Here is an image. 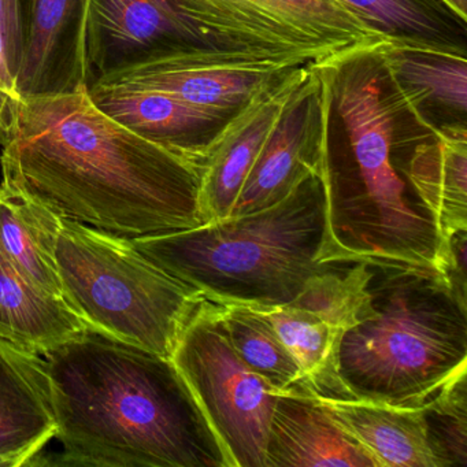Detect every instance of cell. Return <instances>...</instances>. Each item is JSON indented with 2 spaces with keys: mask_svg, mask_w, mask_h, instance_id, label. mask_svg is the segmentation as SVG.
Instances as JSON below:
<instances>
[{
  "mask_svg": "<svg viewBox=\"0 0 467 467\" xmlns=\"http://www.w3.org/2000/svg\"><path fill=\"white\" fill-rule=\"evenodd\" d=\"M0 146V187L59 217L127 239L204 223L202 169L106 116L88 87L23 98Z\"/></svg>",
  "mask_w": 467,
  "mask_h": 467,
  "instance_id": "obj_1",
  "label": "cell"
},
{
  "mask_svg": "<svg viewBox=\"0 0 467 467\" xmlns=\"http://www.w3.org/2000/svg\"><path fill=\"white\" fill-rule=\"evenodd\" d=\"M43 358L62 447L47 466L234 467L171 358L92 330Z\"/></svg>",
  "mask_w": 467,
  "mask_h": 467,
  "instance_id": "obj_2",
  "label": "cell"
},
{
  "mask_svg": "<svg viewBox=\"0 0 467 467\" xmlns=\"http://www.w3.org/2000/svg\"><path fill=\"white\" fill-rule=\"evenodd\" d=\"M374 46L324 62L333 108L348 139L346 158L330 154L327 143L319 171L327 206V259H377L437 269L441 234L407 179L411 150L401 154L406 146L396 139V113Z\"/></svg>",
  "mask_w": 467,
  "mask_h": 467,
  "instance_id": "obj_3",
  "label": "cell"
},
{
  "mask_svg": "<svg viewBox=\"0 0 467 467\" xmlns=\"http://www.w3.org/2000/svg\"><path fill=\"white\" fill-rule=\"evenodd\" d=\"M366 264V296L338 346V374L355 399L420 407L467 371V306L434 267Z\"/></svg>",
  "mask_w": 467,
  "mask_h": 467,
  "instance_id": "obj_4",
  "label": "cell"
},
{
  "mask_svg": "<svg viewBox=\"0 0 467 467\" xmlns=\"http://www.w3.org/2000/svg\"><path fill=\"white\" fill-rule=\"evenodd\" d=\"M150 261L220 305H288L327 262L319 176L266 209L195 228L130 239Z\"/></svg>",
  "mask_w": 467,
  "mask_h": 467,
  "instance_id": "obj_5",
  "label": "cell"
},
{
  "mask_svg": "<svg viewBox=\"0 0 467 467\" xmlns=\"http://www.w3.org/2000/svg\"><path fill=\"white\" fill-rule=\"evenodd\" d=\"M26 203L65 302L87 327L171 358L203 295L150 261L130 239Z\"/></svg>",
  "mask_w": 467,
  "mask_h": 467,
  "instance_id": "obj_6",
  "label": "cell"
},
{
  "mask_svg": "<svg viewBox=\"0 0 467 467\" xmlns=\"http://www.w3.org/2000/svg\"><path fill=\"white\" fill-rule=\"evenodd\" d=\"M171 359L190 385L234 467H265L270 420L281 390L237 355L220 305L204 297Z\"/></svg>",
  "mask_w": 467,
  "mask_h": 467,
  "instance_id": "obj_7",
  "label": "cell"
},
{
  "mask_svg": "<svg viewBox=\"0 0 467 467\" xmlns=\"http://www.w3.org/2000/svg\"><path fill=\"white\" fill-rule=\"evenodd\" d=\"M218 46L324 64L379 36L341 0H177Z\"/></svg>",
  "mask_w": 467,
  "mask_h": 467,
  "instance_id": "obj_8",
  "label": "cell"
},
{
  "mask_svg": "<svg viewBox=\"0 0 467 467\" xmlns=\"http://www.w3.org/2000/svg\"><path fill=\"white\" fill-rule=\"evenodd\" d=\"M300 67L305 65L291 59L195 47L152 57L95 81L155 89L202 110L234 117L265 88Z\"/></svg>",
  "mask_w": 467,
  "mask_h": 467,
  "instance_id": "obj_9",
  "label": "cell"
},
{
  "mask_svg": "<svg viewBox=\"0 0 467 467\" xmlns=\"http://www.w3.org/2000/svg\"><path fill=\"white\" fill-rule=\"evenodd\" d=\"M332 110L329 70L325 64L306 65L278 124L245 180L231 215L273 206L306 180L319 176L330 140Z\"/></svg>",
  "mask_w": 467,
  "mask_h": 467,
  "instance_id": "obj_10",
  "label": "cell"
},
{
  "mask_svg": "<svg viewBox=\"0 0 467 467\" xmlns=\"http://www.w3.org/2000/svg\"><path fill=\"white\" fill-rule=\"evenodd\" d=\"M221 47L177 0H89L87 65L89 86L161 54Z\"/></svg>",
  "mask_w": 467,
  "mask_h": 467,
  "instance_id": "obj_11",
  "label": "cell"
},
{
  "mask_svg": "<svg viewBox=\"0 0 467 467\" xmlns=\"http://www.w3.org/2000/svg\"><path fill=\"white\" fill-rule=\"evenodd\" d=\"M23 35L16 84L21 97L67 94L89 87V0H21Z\"/></svg>",
  "mask_w": 467,
  "mask_h": 467,
  "instance_id": "obj_12",
  "label": "cell"
},
{
  "mask_svg": "<svg viewBox=\"0 0 467 467\" xmlns=\"http://www.w3.org/2000/svg\"><path fill=\"white\" fill-rule=\"evenodd\" d=\"M305 67H297L256 95L213 143L202 163L201 204L204 223L232 214L245 180L278 124Z\"/></svg>",
  "mask_w": 467,
  "mask_h": 467,
  "instance_id": "obj_13",
  "label": "cell"
},
{
  "mask_svg": "<svg viewBox=\"0 0 467 467\" xmlns=\"http://www.w3.org/2000/svg\"><path fill=\"white\" fill-rule=\"evenodd\" d=\"M374 48L396 114L407 111L428 132L429 111L464 119L467 51L403 39H381Z\"/></svg>",
  "mask_w": 467,
  "mask_h": 467,
  "instance_id": "obj_14",
  "label": "cell"
},
{
  "mask_svg": "<svg viewBox=\"0 0 467 467\" xmlns=\"http://www.w3.org/2000/svg\"><path fill=\"white\" fill-rule=\"evenodd\" d=\"M88 94L106 116L201 169L213 143L234 117L202 110L165 92L141 87L95 81Z\"/></svg>",
  "mask_w": 467,
  "mask_h": 467,
  "instance_id": "obj_15",
  "label": "cell"
},
{
  "mask_svg": "<svg viewBox=\"0 0 467 467\" xmlns=\"http://www.w3.org/2000/svg\"><path fill=\"white\" fill-rule=\"evenodd\" d=\"M379 467L306 382L281 392L270 420L265 467Z\"/></svg>",
  "mask_w": 467,
  "mask_h": 467,
  "instance_id": "obj_16",
  "label": "cell"
},
{
  "mask_svg": "<svg viewBox=\"0 0 467 467\" xmlns=\"http://www.w3.org/2000/svg\"><path fill=\"white\" fill-rule=\"evenodd\" d=\"M56 433L45 358L0 337V467L32 466Z\"/></svg>",
  "mask_w": 467,
  "mask_h": 467,
  "instance_id": "obj_17",
  "label": "cell"
},
{
  "mask_svg": "<svg viewBox=\"0 0 467 467\" xmlns=\"http://www.w3.org/2000/svg\"><path fill=\"white\" fill-rule=\"evenodd\" d=\"M406 174L433 213L442 239L467 229V130L464 122L440 125L415 141Z\"/></svg>",
  "mask_w": 467,
  "mask_h": 467,
  "instance_id": "obj_18",
  "label": "cell"
},
{
  "mask_svg": "<svg viewBox=\"0 0 467 467\" xmlns=\"http://www.w3.org/2000/svg\"><path fill=\"white\" fill-rule=\"evenodd\" d=\"M317 398L333 420L373 455L379 467H439L429 445L420 407Z\"/></svg>",
  "mask_w": 467,
  "mask_h": 467,
  "instance_id": "obj_19",
  "label": "cell"
},
{
  "mask_svg": "<svg viewBox=\"0 0 467 467\" xmlns=\"http://www.w3.org/2000/svg\"><path fill=\"white\" fill-rule=\"evenodd\" d=\"M87 330L62 297L37 286L0 251V337L45 355Z\"/></svg>",
  "mask_w": 467,
  "mask_h": 467,
  "instance_id": "obj_20",
  "label": "cell"
},
{
  "mask_svg": "<svg viewBox=\"0 0 467 467\" xmlns=\"http://www.w3.org/2000/svg\"><path fill=\"white\" fill-rule=\"evenodd\" d=\"M254 308L272 321L296 360L303 381L314 393L327 399H355L338 374V346L343 333L335 325L321 314L292 303Z\"/></svg>",
  "mask_w": 467,
  "mask_h": 467,
  "instance_id": "obj_21",
  "label": "cell"
},
{
  "mask_svg": "<svg viewBox=\"0 0 467 467\" xmlns=\"http://www.w3.org/2000/svg\"><path fill=\"white\" fill-rule=\"evenodd\" d=\"M384 39L466 50V20L442 0H341Z\"/></svg>",
  "mask_w": 467,
  "mask_h": 467,
  "instance_id": "obj_22",
  "label": "cell"
},
{
  "mask_svg": "<svg viewBox=\"0 0 467 467\" xmlns=\"http://www.w3.org/2000/svg\"><path fill=\"white\" fill-rule=\"evenodd\" d=\"M220 311L232 347L254 371L281 392L305 382L296 360L262 311L243 305H220Z\"/></svg>",
  "mask_w": 467,
  "mask_h": 467,
  "instance_id": "obj_23",
  "label": "cell"
},
{
  "mask_svg": "<svg viewBox=\"0 0 467 467\" xmlns=\"http://www.w3.org/2000/svg\"><path fill=\"white\" fill-rule=\"evenodd\" d=\"M0 251L37 286L64 299L53 256L46 250L28 203L0 187ZM65 300V299H64Z\"/></svg>",
  "mask_w": 467,
  "mask_h": 467,
  "instance_id": "obj_24",
  "label": "cell"
},
{
  "mask_svg": "<svg viewBox=\"0 0 467 467\" xmlns=\"http://www.w3.org/2000/svg\"><path fill=\"white\" fill-rule=\"evenodd\" d=\"M466 374L445 382L420 406L429 445L439 467L467 464Z\"/></svg>",
  "mask_w": 467,
  "mask_h": 467,
  "instance_id": "obj_25",
  "label": "cell"
},
{
  "mask_svg": "<svg viewBox=\"0 0 467 467\" xmlns=\"http://www.w3.org/2000/svg\"><path fill=\"white\" fill-rule=\"evenodd\" d=\"M467 229H458L442 239L437 270L444 275L453 295L467 306L466 277Z\"/></svg>",
  "mask_w": 467,
  "mask_h": 467,
  "instance_id": "obj_26",
  "label": "cell"
},
{
  "mask_svg": "<svg viewBox=\"0 0 467 467\" xmlns=\"http://www.w3.org/2000/svg\"><path fill=\"white\" fill-rule=\"evenodd\" d=\"M21 97L16 84V76L10 64L6 40L0 29V139L4 138L15 124Z\"/></svg>",
  "mask_w": 467,
  "mask_h": 467,
  "instance_id": "obj_27",
  "label": "cell"
},
{
  "mask_svg": "<svg viewBox=\"0 0 467 467\" xmlns=\"http://www.w3.org/2000/svg\"><path fill=\"white\" fill-rule=\"evenodd\" d=\"M0 29L6 40L13 72L17 73L23 35V5L21 0H0Z\"/></svg>",
  "mask_w": 467,
  "mask_h": 467,
  "instance_id": "obj_28",
  "label": "cell"
},
{
  "mask_svg": "<svg viewBox=\"0 0 467 467\" xmlns=\"http://www.w3.org/2000/svg\"><path fill=\"white\" fill-rule=\"evenodd\" d=\"M456 16L462 18V20H466V13H467V0H442Z\"/></svg>",
  "mask_w": 467,
  "mask_h": 467,
  "instance_id": "obj_29",
  "label": "cell"
}]
</instances>
